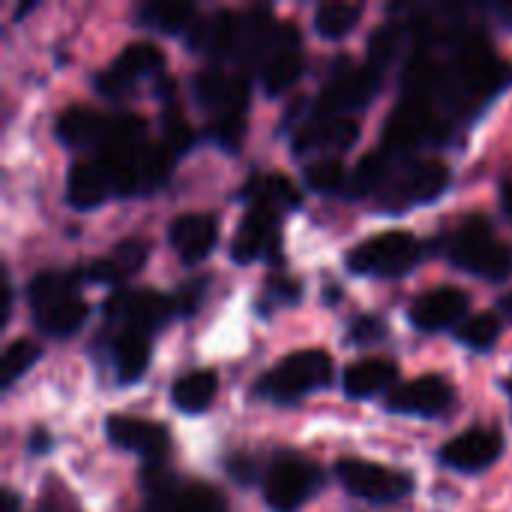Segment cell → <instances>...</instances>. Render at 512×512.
Masks as SVG:
<instances>
[{
  "label": "cell",
  "instance_id": "6da1fadb",
  "mask_svg": "<svg viewBox=\"0 0 512 512\" xmlns=\"http://www.w3.org/2000/svg\"><path fill=\"white\" fill-rule=\"evenodd\" d=\"M27 300L33 309L36 330L51 339H66L78 333L90 318V303L78 294L75 273H36L27 285Z\"/></svg>",
  "mask_w": 512,
  "mask_h": 512
},
{
  "label": "cell",
  "instance_id": "7a4b0ae2",
  "mask_svg": "<svg viewBox=\"0 0 512 512\" xmlns=\"http://www.w3.org/2000/svg\"><path fill=\"white\" fill-rule=\"evenodd\" d=\"M333 384V360L321 348H306L282 357L270 372H264L255 384V393L276 402L294 405L309 393L327 390Z\"/></svg>",
  "mask_w": 512,
  "mask_h": 512
},
{
  "label": "cell",
  "instance_id": "3957f363",
  "mask_svg": "<svg viewBox=\"0 0 512 512\" xmlns=\"http://www.w3.org/2000/svg\"><path fill=\"white\" fill-rule=\"evenodd\" d=\"M447 255L465 273H474L489 282H504L512 273L510 249L495 237L486 216L471 213L447 240Z\"/></svg>",
  "mask_w": 512,
  "mask_h": 512
},
{
  "label": "cell",
  "instance_id": "277c9868",
  "mask_svg": "<svg viewBox=\"0 0 512 512\" xmlns=\"http://www.w3.org/2000/svg\"><path fill=\"white\" fill-rule=\"evenodd\" d=\"M423 255L420 240L411 231H384L348 252V270L357 276H405L417 267Z\"/></svg>",
  "mask_w": 512,
  "mask_h": 512
},
{
  "label": "cell",
  "instance_id": "5b68a950",
  "mask_svg": "<svg viewBox=\"0 0 512 512\" xmlns=\"http://www.w3.org/2000/svg\"><path fill=\"white\" fill-rule=\"evenodd\" d=\"M321 489V471L303 456H279L264 474V501L273 512H297Z\"/></svg>",
  "mask_w": 512,
  "mask_h": 512
},
{
  "label": "cell",
  "instance_id": "8992f818",
  "mask_svg": "<svg viewBox=\"0 0 512 512\" xmlns=\"http://www.w3.org/2000/svg\"><path fill=\"white\" fill-rule=\"evenodd\" d=\"M336 480L354 498H363L369 504H396L414 489L411 474H402L375 462H360V459H342L336 465Z\"/></svg>",
  "mask_w": 512,
  "mask_h": 512
},
{
  "label": "cell",
  "instance_id": "52a82bcc",
  "mask_svg": "<svg viewBox=\"0 0 512 512\" xmlns=\"http://www.w3.org/2000/svg\"><path fill=\"white\" fill-rule=\"evenodd\" d=\"M444 135V123L432 114V108L423 99H405L384 126V153L390 156H408L426 141H438Z\"/></svg>",
  "mask_w": 512,
  "mask_h": 512
},
{
  "label": "cell",
  "instance_id": "ba28073f",
  "mask_svg": "<svg viewBox=\"0 0 512 512\" xmlns=\"http://www.w3.org/2000/svg\"><path fill=\"white\" fill-rule=\"evenodd\" d=\"M447 186H450V171L444 162H438V159L411 162L408 168L396 171L390 177V183L384 186V204L390 210L429 204V201L441 198Z\"/></svg>",
  "mask_w": 512,
  "mask_h": 512
},
{
  "label": "cell",
  "instance_id": "9c48e42d",
  "mask_svg": "<svg viewBox=\"0 0 512 512\" xmlns=\"http://www.w3.org/2000/svg\"><path fill=\"white\" fill-rule=\"evenodd\" d=\"M102 309L120 327L141 330V333L153 336L159 327H165L171 321V315L177 312V303L159 291H114Z\"/></svg>",
  "mask_w": 512,
  "mask_h": 512
},
{
  "label": "cell",
  "instance_id": "30bf717a",
  "mask_svg": "<svg viewBox=\"0 0 512 512\" xmlns=\"http://www.w3.org/2000/svg\"><path fill=\"white\" fill-rule=\"evenodd\" d=\"M165 63L162 51L153 45V42H132L126 45L114 60L111 66L96 78V90L108 99H120L123 93H129L141 78L159 72Z\"/></svg>",
  "mask_w": 512,
  "mask_h": 512
},
{
  "label": "cell",
  "instance_id": "8fae6325",
  "mask_svg": "<svg viewBox=\"0 0 512 512\" xmlns=\"http://www.w3.org/2000/svg\"><path fill=\"white\" fill-rule=\"evenodd\" d=\"M378 87H381V72L375 66H351V69L333 75V81L321 90L315 111L345 117L351 111L366 108L375 99Z\"/></svg>",
  "mask_w": 512,
  "mask_h": 512
},
{
  "label": "cell",
  "instance_id": "7c38bea8",
  "mask_svg": "<svg viewBox=\"0 0 512 512\" xmlns=\"http://www.w3.org/2000/svg\"><path fill=\"white\" fill-rule=\"evenodd\" d=\"M144 486L150 492V501H153L156 512H228V504H225L222 492H216L207 483L174 486L162 474L147 471Z\"/></svg>",
  "mask_w": 512,
  "mask_h": 512
},
{
  "label": "cell",
  "instance_id": "4fadbf2b",
  "mask_svg": "<svg viewBox=\"0 0 512 512\" xmlns=\"http://www.w3.org/2000/svg\"><path fill=\"white\" fill-rule=\"evenodd\" d=\"M303 66H306V60H303V51H300L297 27L291 21H279L273 48H270V54L261 63V87H264V93L279 96L288 87H294V81L300 78Z\"/></svg>",
  "mask_w": 512,
  "mask_h": 512
},
{
  "label": "cell",
  "instance_id": "5bb4252c",
  "mask_svg": "<svg viewBox=\"0 0 512 512\" xmlns=\"http://www.w3.org/2000/svg\"><path fill=\"white\" fill-rule=\"evenodd\" d=\"M453 405V387L441 375H423L408 384H396L387 393V408L408 417H438Z\"/></svg>",
  "mask_w": 512,
  "mask_h": 512
},
{
  "label": "cell",
  "instance_id": "9a60e30c",
  "mask_svg": "<svg viewBox=\"0 0 512 512\" xmlns=\"http://www.w3.org/2000/svg\"><path fill=\"white\" fill-rule=\"evenodd\" d=\"M501 453H504V438L495 429L474 426L441 447V465L462 474H477L492 468L501 459Z\"/></svg>",
  "mask_w": 512,
  "mask_h": 512
},
{
  "label": "cell",
  "instance_id": "2e32d148",
  "mask_svg": "<svg viewBox=\"0 0 512 512\" xmlns=\"http://www.w3.org/2000/svg\"><path fill=\"white\" fill-rule=\"evenodd\" d=\"M279 228L282 216L264 207H249L240 228L231 240V258L237 264H252L258 258H270L279 249Z\"/></svg>",
  "mask_w": 512,
  "mask_h": 512
},
{
  "label": "cell",
  "instance_id": "e0dca14e",
  "mask_svg": "<svg viewBox=\"0 0 512 512\" xmlns=\"http://www.w3.org/2000/svg\"><path fill=\"white\" fill-rule=\"evenodd\" d=\"M468 312V294L450 285L423 291L414 303H411V324L423 333H438V330H450L456 324L465 321Z\"/></svg>",
  "mask_w": 512,
  "mask_h": 512
},
{
  "label": "cell",
  "instance_id": "ac0fdd59",
  "mask_svg": "<svg viewBox=\"0 0 512 512\" xmlns=\"http://www.w3.org/2000/svg\"><path fill=\"white\" fill-rule=\"evenodd\" d=\"M105 435L114 447L138 453L144 459H159L168 447V429L162 423L144 420V417H126V414H114L105 420Z\"/></svg>",
  "mask_w": 512,
  "mask_h": 512
},
{
  "label": "cell",
  "instance_id": "d6986e66",
  "mask_svg": "<svg viewBox=\"0 0 512 512\" xmlns=\"http://www.w3.org/2000/svg\"><path fill=\"white\" fill-rule=\"evenodd\" d=\"M195 96L198 102L210 111V117H222V114H246V81L237 75L222 72L219 66H207L204 72H198L195 78Z\"/></svg>",
  "mask_w": 512,
  "mask_h": 512
},
{
  "label": "cell",
  "instance_id": "ffe728a7",
  "mask_svg": "<svg viewBox=\"0 0 512 512\" xmlns=\"http://www.w3.org/2000/svg\"><path fill=\"white\" fill-rule=\"evenodd\" d=\"M360 135V126L348 117H333L315 111L294 135V153H309V150H327V153H342L348 150Z\"/></svg>",
  "mask_w": 512,
  "mask_h": 512
},
{
  "label": "cell",
  "instance_id": "44dd1931",
  "mask_svg": "<svg viewBox=\"0 0 512 512\" xmlns=\"http://www.w3.org/2000/svg\"><path fill=\"white\" fill-rule=\"evenodd\" d=\"M168 240L186 264H198L213 252L219 240V222L210 213H180L168 228Z\"/></svg>",
  "mask_w": 512,
  "mask_h": 512
},
{
  "label": "cell",
  "instance_id": "7402d4cb",
  "mask_svg": "<svg viewBox=\"0 0 512 512\" xmlns=\"http://www.w3.org/2000/svg\"><path fill=\"white\" fill-rule=\"evenodd\" d=\"M147 258H150V246L138 237H129V240H120L108 255L90 261L84 276L99 285H120L123 279L135 276L147 264Z\"/></svg>",
  "mask_w": 512,
  "mask_h": 512
},
{
  "label": "cell",
  "instance_id": "603a6c76",
  "mask_svg": "<svg viewBox=\"0 0 512 512\" xmlns=\"http://www.w3.org/2000/svg\"><path fill=\"white\" fill-rule=\"evenodd\" d=\"M399 366L384 357H366L354 360L342 375V390L351 399H372L378 393H390L396 387Z\"/></svg>",
  "mask_w": 512,
  "mask_h": 512
},
{
  "label": "cell",
  "instance_id": "cb8c5ba5",
  "mask_svg": "<svg viewBox=\"0 0 512 512\" xmlns=\"http://www.w3.org/2000/svg\"><path fill=\"white\" fill-rule=\"evenodd\" d=\"M111 180L99 159H78L66 174V201L75 210H93L111 195Z\"/></svg>",
  "mask_w": 512,
  "mask_h": 512
},
{
  "label": "cell",
  "instance_id": "d4e9b609",
  "mask_svg": "<svg viewBox=\"0 0 512 512\" xmlns=\"http://www.w3.org/2000/svg\"><path fill=\"white\" fill-rule=\"evenodd\" d=\"M150 333H141V330H129V327H120L114 342H111V366H114V378L120 384H135L147 366H150Z\"/></svg>",
  "mask_w": 512,
  "mask_h": 512
},
{
  "label": "cell",
  "instance_id": "484cf974",
  "mask_svg": "<svg viewBox=\"0 0 512 512\" xmlns=\"http://www.w3.org/2000/svg\"><path fill=\"white\" fill-rule=\"evenodd\" d=\"M237 36H240V18L228 9H219V12H210L192 24L189 45L195 51L219 57V54H228L231 48H237Z\"/></svg>",
  "mask_w": 512,
  "mask_h": 512
},
{
  "label": "cell",
  "instance_id": "4316f807",
  "mask_svg": "<svg viewBox=\"0 0 512 512\" xmlns=\"http://www.w3.org/2000/svg\"><path fill=\"white\" fill-rule=\"evenodd\" d=\"M54 132L69 147H93V144H102L108 132V117L87 105H69L60 111Z\"/></svg>",
  "mask_w": 512,
  "mask_h": 512
},
{
  "label": "cell",
  "instance_id": "83f0119b",
  "mask_svg": "<svg viewBox=\"0 0 512 512\" xmlns=\"http://www.w3.org/2000/svg\"><path fill=\"white\" fill-rule=\"evenodd\" d=\"M240 198L249 207H264V210H273V213L294 210L303 201L300 192H297V186L288 177H282V174H258V177H252L240 189Z\"/></svg>",
  "mask_w": 512,
  "mask_h": 512
},
{
  "label": "cell",
  "instance_id": "f1b7e54d",
  "mask_svg": "<svg viewBox=\"0 0 512 512\" xmlns=\"http://www.w3.org/2000/svg\"><path fill=\"white\" fill-rule=\"evenodd\" d=\"M216 390H219L216 372L213 369H195V372H186L174 381L171 402L183 414H201L216 399Z\"/></svg>",
  "mask_w": 512,
  "mask_h": 512
},
{
  "label": "cell",
  "instance_id": "f546056e",
  "mask_svg": "<svg viewBox=\"0 0 512 512\" xmlns=\"http://www.w3.org/2000/svg\"><path fill=\"white\" fill-rule=\"evenodd\" d=\"M390 177H393V156L384 153V150H375V153H369V156L360 159V165L348 177L345 195L363 198V195L384 192V186L390 183Z\"/></svg>",
  "mask_w": 512,
  "mask_h": 512
},
{
  "label": "cell",
  "instance_id": "4dcf8cb0",
  "mask_svg": "<svg viewBox=\"0 0 512 512\" xmlns=\"http://www.w3.org/2000/svg\"><path fill=\"white\" fill-rule=\"evenodd\" d=\"M138 21L150 30L159 33H183L186 27L192 30V24L198 21L195 6L192 3H147L138 9Z\"/></svg>",
  "mask_w": 512,
  "mask_h": 512
},
{
  "label": "cell",
  "instance_id": "1f68e13d",
  "mask_svg": "<svg viewBox=\"0 0 512 512\" xmlns=\"http://www.w3.org/2000/svg\"><path fill=\"white\" fill-rule=\"evenodd\" d=\"M360 18H363V3H348V0L321 3L315 9V30L324 39H342L360 24Z\"/></svg>",
  "mask_w": 512,
  "mask_h": 512
},
{
  "label": "cell",
  "instance_id": "d6a6232c",
  "mask_svg": "<svg viewBox=\"0 0 512 512\" xmlns=\"http://www.w3.org/2000/svg\"><path fill=\"white\" fill-rule=\"evenodd\" d=\"M441 78L444 72L432 63L429 54H414L402 72V90L408 93V99H423L432 90H441Z\"/></svg>",
  "mask_w": 512,
  "mask_h": 512
},
{
  "label": "cell",
  "instance_id": "836d02e7",
  "mask_svg": "<svg viewBox=\"0 0 512 512\" xmlns=\"http://www.w3.org/2000/svg\"><path fill=\"white\" fill-rule=\"evenodd\" d=\"M42 357V348L33 339H15L3 354H0V387L9 390L27 369L36 366Z\"/></svg>",
  "mask_w": 512,
  "mask_h": 512
},
{
  "label": "cell",
  "instance_id": "e575fe53",
  "mask_svg": "<svg viewBox=\"0 0 512 512\" xmlns=\"http://www.w3.org/2000/svg\"><path fill=\"white\" fill-rule=\"evenodd\" d=\"M456 336H459L462 345H468V348H474V351H489V348L498 342V336H501V318L492 315V312L471 315V318H465V321L459 324Z\"/></svg>",
  "mask_w": 512,
  "mask_h": 512
},
{
  "label": "cell",
  "instance_id": "d590c367",
  "mask_svg": "<svg viewBox=\"0 0 512 512\" xmlns=\"http://www.w3.org/2000/svg\"><path fill=\"white\" fill-rule=\"evenodd\" d=\"M303 180L315 189V192H339L348 186V174L342 168V162L336 156H324V159H315L303 168Z\"/></svg>",
  "mask_w": 512,
  "mask_h": 512
},
{
  "label": "cell",
  "instance_id": "8d00e7d4",
  "mask_svg": "<svg viewBox=\"0 0 512 512\" xmlns=\"http://www.w3.org/2000/svg\"><path fill=\"white\" fill-rule=\"evenodd\" d=\"M174 165V156L168 153V147L162 141L156 144H144L141 150V189H156L168 180Z\"/></svg>",
  "mask_w": 512,
  "mask_h": 512
},
{
  "label": "cell",
  "instance_id": "74e56055",
  "mask_svg": "<svg viewBox=\"0 0 512 512\" xmlns=\"http://www.w3.org/2000/svg\"><path fill=\"white\" fill-rule=\"evenodd\" d=\"M399 45H402V30L396 24H381L369 36V66H375L378 72H384V66L396 57Z\"/></svg>",
  "mask_w": 512,
  "mask_h": 512
},
{
  "label": "cell",
  "instance_id": "f35d334b",
  "mask_svg": "<svg viewBox=\"0 0 512 512\" xmlns=\"http://www.w3.org/2000/svg\"><path fill=\"white\" fill-rule=\"evenodd\" d=\"M210 135L225 147V150H237L243 135H246V114H222V117H210Z\"/></svg>",
  "mask_w": 512,
  "mask_h": 512
},
{
  "label": "cell",
  "instance_id": "ab89813d",
  "mask_svg": "<svg viewBox=\"0 0 512 512\" xmlns=\"http://www.w3.org/2000/svg\"><path fill=\"white\" fill-rule=\"evenodd\" d=\"M192 129H189V123L180 117V111H171V117L165 114V138H162V144L168 147V153L177 159V156H183L189 147H192Z\"/></svg>",
  "mask_w": 512,
  "mask_h": 512
},
{
  "label": "cell",
  "instance_id": "60d3db41",
  "mask_svg": "<svg viewBox=\"0 0 512 512\" xmlns=\"http://www.w3.org/2000/svg\"><path fill=\"white\" fill-rule=\"evenodd\" d=\"M264 294H270L276 303H294L300 297V285L288 276H273V279H267Z\"/></svg>",
  "mask_w": 512,
  "mask_h": 512
},
{
  "label": "cell",
  "instance_id": "b9f144b4",
  "mask_svg": "<svg viewBox=\"0 0 512 512\" xmlns=\"http://www.w3.org/2000/svg\"><path fill=\"white\" fill-rule=\"evenodd\" d=\"M381 336H384V324L378 318H360L351 324V342L369 345V342H378Z\"/></svg>",
  "mask_w": 512,
  "mask_h": 512
},
{
  "label": "cell",
  "instance_id": "7bdbcfd3",
  "mask_svg": "<svg viewBox=\"0 0 512 512\" xmlns=\"http://www.w3.org/2000/svg\"><path fill=\"white\" fill-rule=\"evenodd\" d=\"M204 279L201 282H195V285H183V291L174 297V303H177V312L180 315H192L195 312V306H198V297L204 294Z\"/></svg>",
  "mask_w": 512,
  "mask_h": 512
},
{
  "label": "cell",
  "instance_id": "ee69618b",
  "mask_svg": "<svg viewBox=\"0 0 512 512\" xmlns=\"http://www.w3.org/2000/svg\"><path fill=\"white\" fill-rule=\"evenodd\" d=\"M501 207H504V213L512 219V180L501 186Z\"/></svg>",
  "mask_w": 512,
  "mask_h": 512
},
{
  "label": "cell",
  "instance_id": "f6af8a7d",
  "mask_svg": "<svg viewBox=\"0 0 512 512\" xmlns=\"http://www.w3.org/2000/svg\"><path fill=\"white\" fill-rule=\"evenodd\" d=\"M18 510H21L18 495H15L12 489H6V492H3V512H18Z\"/></svg>",
  "mask_w": 512,
  "mask_h": 512
},
{
  "label": "cell",
  "instance_id": "bcb514c9",
  "mask_svg": "<svg viewBox=\"0 0 512 512\" xmlns=\"http://www.w3.org/2000/svg\"><path fill=\"white\" fill-rule=\"evenodd\" d=\"M9 309H12V285H9V279L3 282V324L9 321Z\"/></svg>",
  "mask_w": 512,
  "mask_h": 512
},
{
  "label": "cell",
  "instance_id": "7dc6e473",
  "mask_svg": "<svg viewBox=\"0 0 512 512\" xmlns=\"http://www.w3.org/2000/svg\"><path fill=\"white\" fill-rule=\"evenodd\" d=\"M498 312H504V318H510L512 321V294H504V297L498 300Z\"/></svg>",
  "mask_w": 512,
  "mask_h": 512
},
{
  "label": "cell",
  "instance_id": "c3c4849f",
  "mask_svg": "<svg viewBox=\"0 0 512 512\" xmlns=\"http://www.w3.org/2000/svg\"><path fill=\"white\" fill-rule=\"evenodd\" d=\"M507 390H510V396H512V375H510V381H507Z\"/></svg>",
  "mask_w": 512,
  "mask_h": 512
}]
</instances>
